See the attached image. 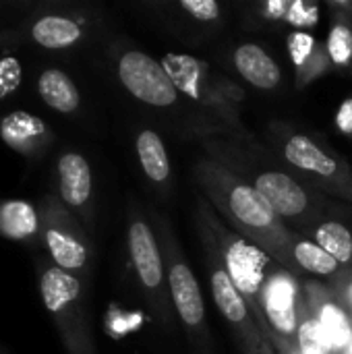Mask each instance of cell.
I'll return each mask as SVG.
<instances>
[{
  "instance_id": "cell-22",
  "label": "cell",
  "mask_w": 352,
  "mask_h": 354,
  "mask_svg": "<svg viewBox=\"0 0 352 354\" xmlns=\"http://www.w3.org/2000/svg\"><path fill=\"white\" fill-rule=\"evenodd\" d=\"M319 326L332 348H346L352 340V326L349 315L334 303H326L319 311Z\"/></svg>"
},
{
  "instance_id": "cell-6",
  "label": "cell",
  "mask_w": 352,
  "mask_h": 354,
  "mask_svg": "<svg viewBox=\"0 0 352 354\" xmlns=\"http://www.w3.org/2000/svg\"><path fill=\"white\" fill-rule=\"evenodd\" d=\"M210 284H212V295L216 301V307L220 309V313L226 317V322L239 330L241 340L247 344V348L251 353H257L259 348H266V338L259 334L257 326L253 324L251 315H249V307L245 297L241 295V290L237 288V284L232 282L224 259L220 253H210Z\"/></svg>"
},
{
  "instance_id": "cell-21",
  "label": "cell",
  "mask_w": 352,
  "mask_h": 354,
  "mask_svg": "<svg viewBox=\"0 0 352 354\" xmlns=\"http://www.w3.org/2000/svg\"><path fill=\"white\" fill-rule=\"evenodd\" d=\"M293 261H295L297 270L309 272L315 276H332L340 268V263L328 251H324L319 245H315L311 241H295Z\"/></svg>"
},
{
  "instance_id": "cell-27",
  "label": "cell",
  "mask_w": 352,
  "mask_h": 354,
  "mask_svg": "<svg viewBox=\"0 0 352 354\" xmlns=\"http://www.w3.org/2000/svg\"><path fill=\"white\" fill-rule=\"evenodd\" d=\"M317 15H319L317 6L307 4L303 0H297V2H290V8H288L286 19L293 25H297V27H311V25L317 23V19H319Z\"/></svg>"
},
{
  "instance_id": "cell-20",
  "label": "cell",
  "mask_w": 352,
  "mask_h": 354,
  "mask_svg": "<svg viewBox=\"0 0 352 354\" xmlns=\"http://www.w3.org/2000/svg\"><path fill=\"white\" fill-rule=\"evenodd\" d=\"M313 243L328 251L340 266L352 261V232L342 222H324L313 232Z\"/></svg>"
},
{
  "instance_id": "cell-11",
  "label": "cell",
  "mask_w": 352,
  "mask_h": 354,
  "mask_svg": "<svg viewBox=\"0 0 352 354\" xmlns=\"http://www.w3.org/2000/svg\"><path fill=\"white\" fill-rule=\"evenodd\" d=\"M129 255L141 286L147 292L160 290L164 282V261L151 228L139 218H133L129 224Z\"/></svg>"
},
{
  "instance_id": "cell-2",
  "label": "cell",
  "mask_w": 352,
  "mask_h": 354,
  "mask_svg": "<svg viewBox=\"0 0 352 354\" xmlns=\"http://www.w3.org/2000/svg\"><path fill=\"white\" fill-rule=\"evenodd\" d=\"M39 297L68 354L91 353V334L83 301V280L52 261H37Z\"/></svg>"
},
{
  "instance_id": "cell-28",
  "label": "cell",
  "mask_w": 352,
  "mask_h": 354,
  "mask_svg": "<svg viewBox=\"0 0 352 354\" xmlns=\"http://www.w3.org/2000/svg\"><path fill=\"white\" fill-rule=\"evenodd\" d=\"M311 48H313V39L307 33H295L290 37V50H293V58H295L297 64L305 62V58L311 52Z\"/></svg>"
},
{
  "instance_id": "cell-8",
  "label": "cell",
  "mask_w": 352,
  "mask_h": 354,
  "mask_svg": "<svg viewBox=\"0 0 352 354\" xmlns=\"http://www.w3.org/2000/svg\"><path fill=\"white\" fill-rule=\"evenodd\" d=\"M261 309L268 322V328L295 340L299 334V315H297V284L284 272H272L263 282L261 290Z\"/></svg>"
},
{
  "instance_id": "cell-30",
  "label": "cell",
  "mask_w": 352,
  "mask_h": 354,
  "mask_svg": "<svg viewBox=\"0 0 352 354\" xmlns=\"http://www.w3.org/2000/svg\"><path fill=\"white\" fill-rule=\"evenodd\" d=\"M21 31L19 29H8L0 27V50H12L21 41Z\"/></svg>"
},
{
  "instance_id": "cell-12",
  "label": "cell",
  "mask_w": 352,
  "mask_h": 354,
  "mask_svg": "<svg viewBox=\"0 0 352 354\" xmlns=\"http://www.w3.org/2000/svg\"><path fill=\"white\" fill-rule=\"evenodd\" d=\"M168 284H170V297L172 305L180 317V322L191 330V332H203L205 326V305H203V295L199 288V282L191 268L176 259L170 266L168 272Z\"/></svg>"
},
{
  "instance_id": "cell-23",
  "label": "cell",
  "mask_w": 352,
  "mask_h": 354,
  "mask_svg": "<svg viewBox=\"0 0 352 354\" xmlns=\"http://www.w3.org/2000/svg\"><path fill=\"white\" fill-rule=\"evenodd\" d=\"M23 81V64L10 50H0V102L10 97Z\"/></svg>"
},
{
  "instance_id": "cell-14",
  "label": "cell",
  "mask_w": 352,
  "mask_h": 354,
  "mask_svg": "<svg viewBox=\"0 0 352 354\" xmlns=\"http://www.w3.org/2000/svg\"><path fill=\"white\" fill-rule=\"evenodd\" d=\"M282 151L288 164L319 178H336L342 170L340 162L307 135H293Z\"/></svg>"
},
{
  "instance_id": "cell-16",
  "label": "cell",
  "mask_w": 352,
  "mask_h": 354,
  "mask_svg": "<svg viewBox=\"0 0 352 354\" xmlns=\"http://www.w3.org/2000/svg\"><path fill=\"white\" fill-rule=\"evenodd\" d=\"M35 87H37L41 102L54 112L75 114L81 106V93H79L77 83L62 68H56V66L44 68L37 75Z\"/></svg>"
},
{
  "instance_id": "cell-10",
  "label": "cell",
  "mask_w": 352,
  "mask_h": 354,
  "mask_svg": "<svg viewBox=\"0 0 352 354\" xmlns=\"http://www.w3.org/2000/svg\"><path fill=\"white\" fill-rule=\"evenodd\" d=\"M56 178L60 201L73 214H87L91 203V166L79 151H62L56 160Z\"/></svg>"
},
{
  "instance_id": "cell-26",
  "label": "cell",
  "mask_w": 352,
  "mask_h": 354,
  "mask_svg": "<svg viewBox=\"0 0 352 354\" xmlns=\"http://www.w3.org/2000/svg\"><path fill=\"white\" fill-rule=\"evenodd\" d=\"M180 8L197 21H216L220 17V4L214 0H183Z\"/></svg>"
},
{
  "instance_id": "cell-1",
  "label": "cell",
  "mask_w": 352,
  "mask_h": 354,
  "mask_svg": "<svg viewBox=\"0 0 352 354\" xmlns=\"http://www.w3.org/2000/svg\"><path fill=\"white\" fill-rule=\"evenodd\" d=\"M203 187L218 205V209L237 226V230L251 239L259 249H268L286 268L297 270L293 261L295 241L286 234L280 218L274 214L263 195L249 183L232 178L220 166L205 168Z\"/></svg>"
},
{
  "instance_id": "cell-24",
  "label": "cell",
  "mask_w": 352,
  "mask_h": 354,
  "mask_svg": "<svg viewBox=\"0 0 352 354\" xmlns=\"http://www.w3.org/2000/svg\"><path fill=\"white\" fill-rule=\"evenodd\" d=\"M301 354H326L330 342L317 322H305L299 330Z\"/></svg>"
},
{
  "instance_id": "cell-29",
  "label": "cell",
  "mask_w": 352,
  "mask_h": 354,
  "mask_svg": "<svg viewBox=\"0 0 352 354\" xmlns=\"http://www.w3.org/2000/svg\"><path fill=\"white\" fill-rule=\"evenodd\" d=\"M336 124L342 133L346 135H352V97H349L340 110H338V116H336Z\"/></svg>"
},
{
  "instance_id": "cell-25",
  "label": "cell",
  "mask_w": 352,
  "mask_h": 354,
  "mask_svg": "<svg viewBox=\"0 0 352 354\" xmlns=\"http://www.w3.org/2000/svg\"><path fill=\"white\" fill-rule=\"evenodd\" d=\"M328 52H330V58L344 66L346 62H351L352 58V33L349 27L344 25H336L330 33V39H328Z\"/></svg>"
},
{
  "instance_id": "cell-5",
  "label": "cell",
  "mask_w": 352,
  "mask_h": 354,
  "mask_svg": "<svg viewBox=\"0 0 352 354\" xmlns=\"http://www.w3.org/2000/svg\"><path fill=\"white\" fill-rule=\"evenodd\" d=\"M224 251L220 253L224 259V266L245 297L247 303H251V309L259 317V322L266 326L261 317V290L266 282V268H268V257L261 253L259 247L253 243L241 239V236H224Z\"/></svg>"
},
{
  "instance_id": "cell-31",
  "label": "cell",
  "mask_w": 352,
  "mask_h": 354,
  "mask_svg": "<svg viewBox=\"0 0 352 354\" xmlns=\"http://www.w3.org/2000/svg\"><path fill=\"white\" fill-rule=\"evenodd\" d=\"M288 8H290V2H268L266 6V12L272 17V19H284L288 15Z\"/></svg>"
},
{
  "instance_id": "cell-15",
  "label": "cell",
  "mask_w": 352,
  "mask_h": 354,
  "mask_svg": "<svg viewBox=\"0 0 352 354\" xmlns=\"http://www.w3.org/2000/svg\"><path fill=\"white\" fill-rule=\"evenodd\" d=\"M234 66L247 83L259 89H274L282 79L276 60L257 44L239 46L234 52Z\"/></svg>"
},
{
  "instance_id": "cell-19",
  "label": "cell",
  "mask_w": 352,
  "mask_h": 354,
  "mask_svg": "<svg viewBox=\"0 0 352 354\" xmlns=\"http://www.w3.org/2000/svg\"><path fill=\"white\" fill-rule=\"evenodd\" d=\"M135 147L145 176L151 183H166L170 176V158L160 135L151 129H145L139 133Z\"/></svg>"
},
{
  "instance_id": "cell-4",
  "label": "cell",
  "mask_w": 352,
  "mask_h": 354,
  "mask_svg": "<svg viewBox=\"0 0 352 354\" xmlns=\"http://www.w3.org/2000/svg\"><path fill=\"white\" fill-rule=\"evenodd\" d=\"M116 73L122 87L135 100L147 106L168 108L178 100V89L174 87L162 62L141 50L122 52L116 64Z\"/></svg>"
},
{
  "instance_id": "cell-3",
  "label": "cell",
  "mask_w": 352,
  "mask_h": 354,
  "mask_svg": "<svg viewBox=\"0 0 352 354\" xmlns=\"http://www.w3.org/2000/svg\"><path fill=\"white\" fill-rule=\"evenodd\" d=\"M41 241L50 261L64 272L83 276L89 270V243L81 230L75 214L60 201V197L46 195L39 201Z\"/></svg>"
},
{
  "instance_id": "cell-9",
  "label": "cell",
  "mask_w": 352,
  "mask_h": 354,
  "mask_svg": "<svg viewBox=\"0 0 352 354\" xmlns=\"http://www.w3.org/2000/svg\"><path fill=\"white\" fill-rule=\"evenodd\" d=\"M0 139L23 158L37 160L54 143V133L39 116L25 110H12L0 118Z\"/></svg>"
},
{
  "instance_id": "cell-18",
  "label": "cell",
  "mask_w": 352,
  "mask_h": 354,
  "mask_svg": "<svg viewBox=\"0 0 352 354\" xmlns=\"http://www.w3.org/2000/svg\"><path fill=\"white\" fill-rule=\"evenodd\" d=\"M0 234L12 241H35L41 234V220L39 212L23 201V199H8L0 203Z\"/></svg>"
},
{
  "instance_id": "cell-17",
  "label": "cell",
  "mask_w": 352,
  "mask_h": 354,
  "mask_svg": "<svg viewBox=\"0 0 352 354\" xmlns=\"http://www.w3.org/2000/svg\"><path fill=\"white\" fill-rule=\"evenodd\" d=\"M174 87L195 102H210V87H205L207 64L187 54H166L162 60Z\"/></svg>"
},
{
  "instance_id": "cell-7",
  "label": "cell",
  "mask_w": 352,
  "mask_h": 354,
  "mask_svg": "<svg viewBox=\"0 0 352 354\" xmlns=\"http://www.w3.org/2000/svg\"><path fill=\"white\" fill-rule=\"evenodd\" d=\"M19 31L41 50L62 52L81 44V39L85 37V21L71 12L44 8L41 12L25 21Z\"/></svg>"
},
{
  "instance_id": "cell-13",
  "label": "cell",
  "mask_w": 352,
  "mask_h": 354,
  "mask_svg": "<svg viewBox=\"0 0 352 354\" xmlns=\"http://www.w3.org/2000/svg\"><path fill=\"white\" fill-rule=\"evenodd\" d=\"M253 187L263 195L278 218H299L309 209V195L293 176L276 170L261 172Z\"/></svg>"
}]
</instances>
